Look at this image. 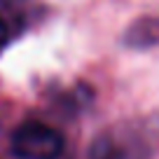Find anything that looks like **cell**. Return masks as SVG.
I'll list each match as a JSON object with an SVG mask.
<instances>
[{
	"instance_id": "2",
	"label": "cell",
	"mask_w": 159,
	"mask_h": 159,
	"mask_svg": "<svg viewBox=\"0 0 159 159\" xmlns=\"http://www.w3.org/2000/svg\"><path fill=\"white\" fill-rule=\"evenodd\" d=\"M89 159H148V150L140 140L119 134H103L91 143Z\"/></svg>"
},
{
	"instance_id": "3",
	"label": "cell",
	"mask_w": 159,
	"mask_h": 159,
	"mask_svg": "<svg viewBox=\"0 0 159 159\" xmlns=\"http://www.w3.org/2000/svg\"><path fill=\"white\" fill-rule=\"evenodd\" d=\"M126 42L131 47L159 45V19H140L126 30Z\"/></svg>"
},
{
	"instance_id": "1",
	"label": "cell",
	"mask_w": 159,
	"mask_h": 159,
	"mask_svg": "<svg viewBox=\"0 0 159 159\" xmlns=\"http://www.w3.org/2000/svg\"><path fill=\"white\" fill-rule=\"evenodd\" d=\"M10 145L16 159H61L66 140L54 126L30 119L14 129Z\"/></svg>"
},
{
	"instance_id": "4",
	"label": "cell",
	"mask_w": 159,
	"mask_h": 159,
	"mask_svg": "<svg viewBox=\"0 0 159 159\" xmlns=\"http://www.w3.org/2000/svg\"><path fill=\"white\" fill-rule=\"evenodd\" d=\"M10 38H12V30H10V24H7L2 16H0V49L10 42Z\"/></svg>"
}]
</instances>
